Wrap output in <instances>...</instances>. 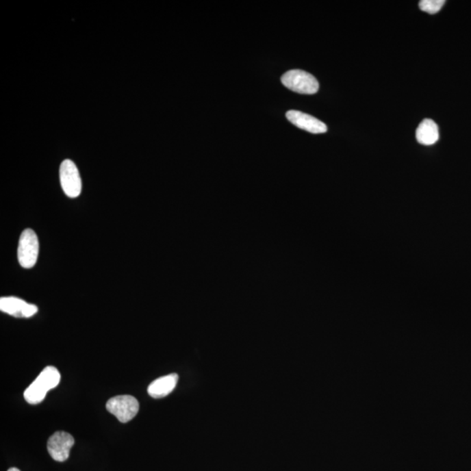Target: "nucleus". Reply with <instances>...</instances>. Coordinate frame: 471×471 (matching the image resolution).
Wrapping results in <instances>:
<instances>
[{"label": "nucleus", "instance_id": "f257e3e1", "mask_svg": "<svg viewBox=\"0 0 471 471\" xmlns=\"http://www.w3.org/2000/svg\"><path fill=\"white\" fill-rule=\"evenodd\" d=\"M60 374L58 369L49 366L44 368L33 383L25 390V400L29 404H39L44 399L47 392L58 386Z\"/></svg>", "mask_w": 471, "mask_h": 471}, {"label": "nucleus", "instance_id": "f03ea898", "mask_svg": "<svg viewBox=\"0 0 471 471\" xmlns=\"http://www.w3.org/2000/svg\"><path fill=\"white\" fill-rule=\"evenodd\" d=\"M281 81L290 90L301 94H314L320 88L317 79L309 73L302 70H291L286 72L282 75Z\"/></svg>", "mask_w": 471, "mask_h": 471}, {"label": "nucleus", "instance_id": "7ed1b4c3", "mask_svg": "<svg viewBox=\"0 0 471 471\" xmlns=\"http://www.w3.org/2000/svg\"><path fill=\"white\" fill-rule=\"evenodd\" d=\"M39 240L33 230L27 229L22 232L18 247V259L23 268H33L39 256Z\"/></svg>", "mask_w": 471, "mask_h": 471}, {"label": "nucleus", "instance_id": "20e7f679", "mask_svg": "<svg viewBox=\"0 0 471 471\" xmlns=\"http://www.w3.org/2000/svg\"><path fill=\"white\" fill-rule=\"evenodd\" d=\"M106 407L119 422L127 423L138 415L140 406L138 400L132 396H118L108 400Z\"/></svg>", "mask_w": 471, "mask_h": 471}, {"label": "nucleus", "instance_id": "39448f33", "mask_svg": "<svg viewBox=\"0 0 471 471\" xmlns=\"http://www.w3.org/2000/svg\"><path fill=\"white\" fill-rule=\"evenodd\" d=\"M60 183L68 197L75 199L81 195L82 183L79 170L74 162L65 160L60 168Z\"/></svg>", "mask_w": 471, "mask_h": 471}, {"label": "nucleus", "instance_id": "423d86ee", "mask_svg": "<svg viewBox=\"0 0 471 471\" xmlns=\"http://www.w3.org/2000/svg\"><path fill=\"white\" fill-rule=\"evenodd\" d=\"M74 444L75 438L69 433L57 431L47 441V451L54 461H65Z\"/></svg>", "mask_w": 471, "mask_h": 471}, {"label": "nucleus", "instance_id": "0eeeda50", "mask_svg": "<svg viewBox=\"0 0 471 471\" xmlns=\"http://www.w3.org/2000/svg\"><path fill=\"white\" fill-rule=\"evenodd\" d=\"M0 310L16 318H30L37 314L38 307L16 297L0 298Z\"/></svg>", "mask_w": 471, "mask_h": 471}, {"label": "nucleus", "instance_id": "6e6552de", "mask_svg": "<svg viewBox=\"0 0 471 471\" xmlns=\"http://www.w3.org/2000/svg\"><path fill=\"white\" fill-rule=\"evenodd\" d=\"M286 118L290 123L294 124L298 129L313 133H323L327 131L326 124L318 120L310 114L297 110H290L286 113Z\"/></svg>", "mask_w": 471, "mask_h": 471}, {"label": "nucleus", "instance_id": "1a4fd4ad", "mask_svg": "<svg viewBox=\"0 0 471 471\" xmlns=\"http://www.w3.org/2000/svg\"><path fill=\"white\" fill-rule=\"evenodd\" d=\"M178 374H170L157 379L148 387V394L152 398H164L173 392L178 383Z\"/></svg>", "mask_w": 471, "mask_h": 471}, {"label": "nucleus", "instance_id": "9d476101", "mask_svg": "<svg viewBox=\"0 0 471 471\" xmlns=\"http://www.w3.org/2000/svg\"><path fill=\"white\" fill-rule=\"evenodd\" d=\"M416 140L422 145L435 144L439 140V129L434 120H422L416 129Z\"/></svg>", "mask_w": 471, "mask_h": 471}, {"label": "nucleus", "instance_id": "9b49d317", "mask_svg": "<svg viewBox=\"0 0 471 471\" xmlns=\"http://www.w3.org/2000/svg\"><path fill=\"white\" fill-rule=\"evenodd\" d=\"M444 4V0H422L419 3V8L422 12L435 14L441 10Z\"/></svg>", "mask_w": 471, "mask_h": 471}, {"label": "nucleus", "instance_id": "f8f14e48", "mask_svg": "<svg viewBox=\"0 0 471 471\" xmlns=\"http://www.w3.org/2000/svg\"><path fill=\"white\" fill-rule=\"evenodd\" d=\"M8 471H21L18 468H10Z\"/></svg>", "mask_w": 471, "mask_h": 471}]
</instances>
